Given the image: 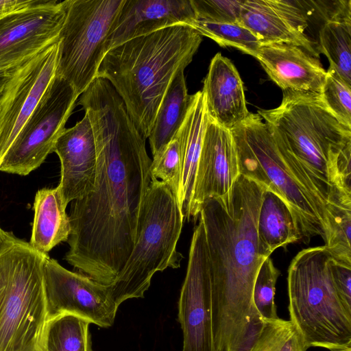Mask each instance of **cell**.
I'll return each instance as SVG.
<instances>
[{"label":"cell","mask_w":351,"mask_h":351,"mask_svg":"<svg viewBox=\"0 0 351 351\" xmlns=\"http://www.w3.org/2000/svg\"><path fill=\"white\" fill-rule=\"evenodd\" d=\"M97 149L92 191L72 202L68 263L110 285L134 248L141 209L153 180L145 139L110 82L97 77L81 95Z\"/></svg>","instance_id":"6da1fadb"},{"label":"cell","mask_w":351,"mask_h":351,"mask_svg":"<svg viewBox=\"0 0 351 351\" xmlns=\"http://www.w3.org/2000/svg\"><path fill=\"white\" fill-rule=\"evenodd\" d=\"M266 189L239 175L230 193L210 197L202 205L213 300V332L217 351H225L252 302L254 281L268 258L258 247L257 221Z\"/></svg>","instance_id":"7a4b0ae2"},{"label":"cell","mask_w":351,"mask_h":351,"mask_svg":"<svg viewBox=\"0 0 351 351\" xmlns=\"http://www.w3.org/2000/svg\"><path fill=\"white\" fill-rule=\"evenodd\" d=\"M301 182L328 206L351 196V129L320 96L285 94L281 104L257 112Z\"/></svg>","instance_id":"3957f363"},{"label":"cell","mask_w":351,"mask_h":351,"mask_svg":"<svg viewBox=\"0 0 351 351\" xmlns=\"http://www.w3.org/2000/svg\"><path fill=\"white\" fill-rule=\"evenodd\" d=\"M202 36L178 24L128 40L108 50L97 77L106 80L123 101L144 139L176 75L192 62Z\"/></svg>","instance_id":"277c9868"},{"label":"cell","mask_w":351,"mask_h":351,"mask_svg":"<svg viewBox=\"0 0 351 351\" xmlns=\"http://www.w3.org/2000/svg\"><path fill=\"white\" fill-rule=\"evenodd\" d=\"M230 131L240 174L285 202L293 216L299 243L308 244L315 236L326 243L329 233L327 207L296 176L261 116L250 112Z\"/></svg>","instance_id":"5b68a950"},{"label":"cell","mask_w":351,"mask_h":351,"mask_svg":"<svg viewBox=\"0 0 351 351\" xmlns=\"http://www.w3.org/2000/svg\"><path fill=\"white\" fill-rule=\"evenodd\" d=\"M47 254L10 234L0 247V351H41Z\"/></svg>","instance_id":"8992f818"},{"label":"cell","mask_w":351,"mask_h":351,"mask_svg":"<svg viewBox=\"0 0 351 351\" xmlns=\"http://www.w3.org/2000/svg\"><path fill=\"white\" fill-rule=\"evenodd\" d=\"M331 259L324 245L308 247L297 254L288 269L289 320L307 349L351 348V315L335 289Z\"/></svg>","instance_id":"52a82bcc"},{"label":"cell","mask_w":351,"mask_h":351,"mask_svg":"<svg viewBox=\"0 0 351 351\" xmlns=\"http://www.w3.org/2000/svg\"><path fill=\"white\" fill-rule=\"evenodd\" d=\"M184 221L174 192L153 178L141 209L132 252L114 281L108 285L119 306L128 299L143 298L157 271L180 267L183 256L178 252L177 244Z\"/></svg>","instance_id":"ba28073f"},{"label":"cell","mask_w":351,"mask_h":351,"mask_svg":"<svg viewBox=\"0 0 351 351\" xmlns=\"http://www.w3.org/2000/svg\"><path fill=\"white\" fill-rule=\"evenodd\" d=\"M125 0H67L56 75L80 96L97 77L106 41Z\"/></svg>","instance_id":"9c48e42d"},{"label":"cell","mask_w":351,"mask_h":351,"mask_svg":"<svg viewBox=\"0 0 351 351\" xmlns=\"http://www.w3.org/2000/svg\"><path fill=\"white\" fill-rule=\"evenodd\" d=\"M79 97L66 80L56 75L5 154L0 171L27 176L39 167L53 152Z\"/></svg>","instance_id":"30bf717a"},{"label":"cell","mask_w":351,"mask_h":351,"mask_svg":"<svg viewBox=\"0 0 351 351\" xmlns=\"http://www.w3.org/2000/svg\"><path fill=\"white\" fill-rule=\"evenodd\" d=\"M178 322L183 334L182 351H217L208 250L204 223L199 217L191 238L186 273L180 291Z\"/></svg>","instance_id":"8fae6325"},{"label":"cell","mask_w":351,"mask_h":351,"mask_svg":"<svg viewBox=\"0 0 351 351\" xmlns=\"http://www.w3.org/2000/svg\"><path fill=\"white\" fill-rule=\"evenodd\" d=\"M59 40L21 64L0 95V164L56 76Z\"/></svg>","instance_id":"7c38bea8"},{"label":"cell","mask_w":351,"mask_h":351,"mask_svg":"<svg viewBox=\"0 0 351 351\" xmlns=\"http://www.w3.org/2000/svg\"><path fill=\"white\" fill-rule=\"evenodd\" d=\"M45 287L48 319L71 314L103 328L113 324L119 306L108 285L68 270L49 257L45 265Z\"/></svg>","instance_id":"4fadbf2b"},{"label":"cell","mask_w":351,"mask_h":351,"mask_svg":"<svg viewBox=\"0 0 351 351\" xmlns=\"http://www.w3.org/2000/svg\"><path fill=\"white\" fill-rule=\"evenodd\" d=\"M67 0H42L0 20V69L13 67L58 42Z\"/></svg>","instance_id":"5bb4252c"},{"label":"cell","mask_w":351,"mask_h":351,"mask_svg":"<svg viewBox=\"0 0 351 351\" xmlns=\"http://www.w3.org/2000/svg\"><path fill=\"white\" fill-rule=\"evenodd\" d=\"M315 11L313 1L242 0L239 23L261 43H291L319 57L317 43L305 32Z\"/></svg>","instance_id":"9a60e30c"},{"label":"cell","mask_w":351,"mask_h":351,"mask_svg":"<svg viewBox=\"0 0 351 351\" xmlns=\"http://www.w3.org/2000/svg\"><path fill=\"white\" fill-rule=\"evenodd\" d=\"M239 175L237 149L231 131L219 125L208 114L189 221H196L206 199L230 193Z\"/></svg>","instance_id":"2e32d148"},{"label":"cell","mask_w":351,"mask_h":351,"mask_svg":"<svg viewBox=\"0 0 351 351\" xmlns=\"http://www.w3.org/2000/svg\"><path fill=\"white\" fill-rule=\"evenodd\" d=\"M285 94L320 96L326 75L319 57L287 43H261L256 57Z\"/></svg>","instance_id":"e0dca14e"},{"label":"cell","mask_w":351,"mask_h":351,"mask_svg":"<svg viewBox=\"0 0 351 351\" xmlns=\"http://www.w3.org/2000/svg\"><path fill=\"white\" fill-rule=\"evenodd\" d=\"M53 152L61 165L58 187L64 204L80 199L94 186L97 149L91 123L86 114L74 126L66 128L55 145Z\"/></svg>","instance_id":"ac0fdd59"},{"label":"cell","mask_w":351,"mask_h":351,"mask_svg":"<svg viewBox=\"0 0 351 351\" xmlns=\"http://www.w3.org/2000/svg\"><path fill=\"white\" fill-rule=\"evenodd\" d=\"M191 0H125L106 41V51L131 39L178 24L193 27Z\"/></svg>","instance_id":"d6986e66"},{"label":"cell","mask_w":351,"mask_h":351,"mask_svg":"<svg viewBox=\"0 0 351 351\" xmlns=\"http://www.w3.org/2000/svg\"><path fill=\"white\" fill-rule=\"evenodd\" d=\"M208 117L231 130L249 116L243 84L233 63L217 53L211 59L203 82Z\"/></svg>","instance_id":"ffe728a7"},{"label":"cell","mask_w":351,"mask_h":351,"mask_svg":"<svg viewBox=\"0 0 351 351\" xmlns=\"http://www.w3.org/2000/svg\"><path fill=\"white\" fill-rule=\"evenodd\" d=\"M207 119L204 94L199 90L191 95L187 112L176 133L180 143L182 157L181 182L177 199L184 219L188 221Z\"/></svg>","instance_id":"44dd1931"},{"label":"cell","mask_w":351,"mask_h":351,"mask_svg":"<svg viewBox=\"0 0 351 351\" xmlns=\"http://www.w3.org/2000/svg\"><path fill=\"white\" fill-rule=\"evenodd\" d=\"M66 208L58 186L36 192L29 242L32 247L47 254L61 242L67 241L71 228Z\"/></svg>","instance_id":"7402d4cb"},{"label":"cell","mask_w":351,"mask_h":351,"mask_svg":"<svg viewBox=\"0 0 351 351\" xmlns=\"http://www.w3.org/2000/svg\"><path fill=\"white\" fill-rule=\"evenodd\" d=\"M257 239L260 251L267 257L277 248L299 243V237L291 211L285 202L265 189L257 221Z\"/></svg>","instance_id":"603a6c76"},{"label":"cell","mask_w":351,"mask_h":351,"mask_svg":"<svg viewBox=\"0 0 351 351\" xmlns=\"http://www.w3.org/2000/svg\"><path fill=\"white\" fill-rule=\"evenodd\" d=\"M191 97L184 71H181L169 85L148 136L153 157L176 136L187 112Z\"/></svg>","instance_id":"cb8c5ba5"},{"label":"cell","mask_w":351,"mask_h":351,"mask_svg":"<svg viewBox=\"0 0 351 351\" xmlns=\"http://www.w3.org/2000/svg\"><path fill=\"white\" fill-rule=\"evenodd\" d=\"M318 38V51L328 58V69L351 86V19L324 21Z\"/></svg>","instance_id":"d4e9b609"},{"label":"cell","mask_w":351,"mask_h":351,"mask_svg":"<svg viewBox=\"0 0 351 351\" xmlns=\"http://www.w3.org/2000/svg\"><path fill=\"white\" fill-rule=\"evenodd\" d=\"M90 323L71 314L49 319L42 338L43 351H93L88 326Z\"/></svg>","instance_id":"484cf974"},{"label":"cell","mask_w":351,"mask_h":351,"mask_svg":"<svg viewBox=\"0 0 351 351\" xmlns=\"http://www.w3.org/2000/svg\"><path fill=\"white\" fill-rule=\"evenodd\" d=\"M193 28L221 47H234L254 58L261 45L257 36L240 23H216L196 20Z\"/></svg>","instance_id":"4316f807"},{"label":"cell","mask_w":351,"mask_h":351,"mask_svg":"<svg viewBox=\"0 0 351 351\" xmlns=\"http://www.w3.org/2000/svg\"><path fill=\"white\" fill-rule=\"evenodd\" d=\"M328 214L329 233L324 246L335 261L351 267V204H332Z\"/></svg>","instance_id":"83f0119b"},{"label":"cell","mask_w":351,"mask_h":351,"mask_svg":"<svg viewBox=\"0 0 351 351\" xmlns=\"http://www.w3.org/2000/svg\"><path fill=\"white\" fill-rule=\"evenodd\" d=\"M303 339L290 320L265 321L252 351H306Z\"/></svg>","instance_id":"f1b7e54d"},{"label":"cell","mask_w":351,"mask_h":351,"mask_svg":"<svg viewBox=\"0 0 351 351\" xmlns=\"http://www.w3.org/2000/svg\"><path fill=\"white\" fill-rule=\"evenodd\" d=\"M280 275L270 257L262 263L256 275L252 293V302L265 321L278 319L275 302L276 285Z\"/></svg>","instance_id":"f546056e"},{"label":"cell","mask_w":351,"mask_h":351,"mask_svg":"<svg viewBox=\"0 0 351 351\" xmlns=\"http://www.w3.org/2000/svg\"><path fill=\"white\" fill-rule=\"evenodd\" d=\"M321 99L337 119L351 129V86L329 69L326 70Z\"/></svg>","instance_id":"4dcf8cb0"},{"label":"cell","mask_w":351,"mask_h":351,"mask_svg":"<svg viewBox=\"0 0 351 351\" xmlns=\"http://www.w3.org/2000/svg\"><path fill=\"white\" fill-rule=\"evenodd\" d=\"M150 170L152 177L169 185L177 197L182 176L181 148L177 134L157 156L153 157Z\"/></svg>","instance_id":"1f68e13d"},{"label":"cell","mask_w":351,"mask_h":351,"mask_svg":"<svg viewBox=\"0 0 351 351\" xmlns=\"http://www.w3.org/2000/svg\"><path fill=\"white\" fill-rule=\"evenodd\" d=\"M196 20L210 23H239L242 0H191Z\"/></svg>","instance_id":"d6a6232c"},{"label":"cell","mask_w":351,"mask_h":351,"mask_svg":"<svg viewBox=\"0 0 351 351\" xmlns=\"http://www.w3.org/2000/svg\"><path fill=\"white\" fill-rule=\"evenodd\" d=\"M265 324L254 304L230 339L225 351H252Z\"/></svg>","instance_id":"836d02e7"},{"label":"cell","mask_w":351,"mask_h":351,"mask_svg":"<svg viewBox=\"0 0 351 351\" xmlns=\"http://www.w3.org/2000/svg\"><path fill=\"white\" fill-rule=\"evenodd\" d=\"M332 280L346 311L351 315V267L335 261L330 263Z\"/></svg>","instance_id":"e575fe53"},{"label":"cell","mask_w":351,"mask_h":351,"mask_svg":"<svg viewBox=\"0 0 351 351\" xmlns=\"http://www.w3.org/2000/svg\"><path fill=\"white\" fill-rule=\"evenodd\" d=\"M42 0H0V20L5 16L40 3Z\"/></svg>","instance_id":"d590c367"},{"label":"cell","mask_w":351,"mask_h":351,"mask_svg":"<svg viewBox=\"0 0 351 351\" xmlns=\"http://www.w3.org/2000/svg\"><path fill=\"white\" fill-rule=\"evenodd\" d=\"M22 64V63H21ZM19 64V65H20ZM15 66L10 68H2L0 69V95L3 91L6 85L12 77L17 67L19 66Z\"/></svg>","instance_id":"8d00e7d4"},{"label":"cell","mask_w":351,"mask_h":351,"mask_svg":"<svg viewBox=\"0 0 351 351\" xmlns=\"http://www.w3.org/2000/svg\"><path fill=\"white\" fill-rule=\"evenodd\" d=\"M10 232H8L5 230H3L1 226H0V247L3 245V243L5 242L6 239L10 235Z\"/></svg>","instance_id":"74e56055"},{"label":"cell","mask_w":351,"mask_h":351,"mask_svg":"<svg viewBox=\"0 0 351 351\" xmlns=\"http://www.w3.org/2000/svg\"><path fill=\"white\" fill-rule=\"evenodd\" d=\"M337 351H351V348H346V349H342V350H337Z\"/></svg>","instance_id":"f35d334b"},{"label":"cell","mask_w":351,"mask_h":351,"mask_svg":"<svg viewBox=\"0 0 351 351\" xmlns=\"http://www.w3.org/2000/svg\"><path fill=\"white\" fill-rule=\"evenodd\" d=\"M41 351H43V350Z\"/></svg>","instance_id":"ab89813d"}]
</instances>
